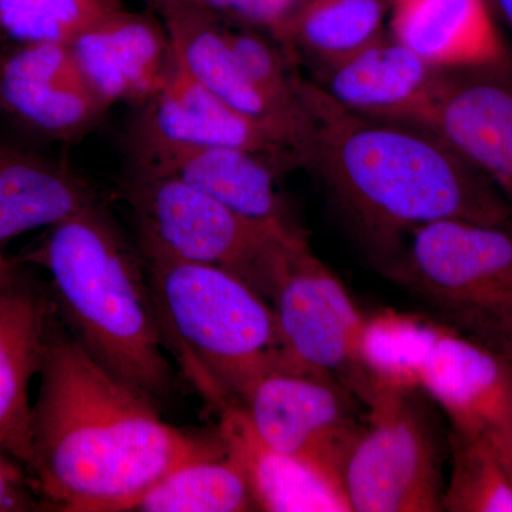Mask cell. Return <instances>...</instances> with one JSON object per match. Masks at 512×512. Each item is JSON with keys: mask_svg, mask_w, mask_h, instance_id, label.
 Segmentation results:
<instances>
[{"mask_svg": "<svg viewBox=\"0 0 512 512\" xmlns=\"http://www.w3.org/2000/svg\"><path fill=\"white\" fill-rule=\"evenodd\" d=\"M137 224V241L168 254L220 266L271 296L276 249L295 225L272 227L241 217L173 175L131 173L121 184Z\"/></svg>", "mask_w": 512, "mask_h": 512, "instance_id": "obj_7", "label": "cell"}, {"mask_svg": "<svg viewBox=\"0 0 512 512\" xmlns=\"http://www.w3.org/2000/svg\"><path fill=\"white\" fill-rule=\"evenodd\" d=\"M154 5L180 2L231 22L239 28L259 30L281 43L292 16L303 0H151Z\"/></svg>", "mask_w": 512, "mask_h": 512, "instance_id": "obj_28", "label": "cell"}, {"mask_svg": "<svg viewBox=\"0 0 512 512\" xmlns=\"http://www.w3.org/2000/svg\"><path fill=\"white\" fill-rule=\"evenodd\" d=\"M175 55L225 106L254 124L302 164L309 126L305 110L286 109L249 80L229 49L221 20L180 2L156 5ZM302 104V103H301Z\"/></svg>", "mask_w": 512, "mask_h": 512, "instance_id": "obj_14", "label": "cell"}, {"mask_svg": "<svg viewBox=\"0 0 512 512\" xmlns=\"http://www.w3.org/2000/svg\"><path fill=\"white\" fill-rule=\"evenodd\" d=\"M170 353L202 396L235 402L261 377L286 370L274 308L241 276L137 241Z\"/></svg>", "mask_w": 512, "mask_h": 512, "instance_id": "obj_4", "label": "cell"}, {"mask_svg": "<svg viewBox=\"0 0 512 512\" xmlns=\"http://www.w3.org/2000/svg\"><path fill=\"white\" fill-rule=\"evenodd\" d=\"M74 60L107 107L140 106L164 84L173 46L164 22L114 10L69 43Z\"/></svg>", "mask_w": 512, "mask_h": 512, "instance_id": "obj_15", "label": "cell"}, {"mask_svg": "<svg viewBox=\"0 0 512 512\" xmlns=\"http://www.w3.org/2000/svg\"><path fill=\"white\" fill-rule=\"evenodd\" d=\"M330 99L363 116L413 121L440 70L384 32L356 53L318 69Z\"/></svg>", "mask_w": 512, "mask_h": 512, "instance_id": "obj_18", "label": "cell"}, {"mask_svg": "<svg viewBox=\"0 0 512 512\" xmlns=\"http://www.w3.org/2000/svg\"><path fill=\"white\" fill-rule=\"evenodd\" d=\"M443 511L512 512V461L485 441L448 430Z\"/></svg>", "mask_w": 512, "mask_h": 512, "instance_id": "obj_25", "label": "cell"}, {"mask_svg": "<svg viewBox=\"0 0 512 512\" xmlns=\"http://www.w3.org/2000/svg\"><path fill=\"white\" fill-rule=\"evenodd\" d=\"M420 387L451 431L485 441L512 461V379L501 353L443 323Z\"/></svg>", "mask_w": 512, "mask_h": 512, "instance_id": "obj_13", "label": "cell"}, {"mask_svg": "<svg viewBox=\"0 0 512 512\" xmlns=\"http://www.w3.org/2000/svg\"><path fill=\"white\" fill-rule=\"evenodd\" d=\"M269 299L286 370L335 380L360 400L359 346L366 316L301 231L278 249Z\"/></svg>", "mask_w": 512, "mask_h": 512, "instance_id": "obj_8", "label": "cell"}, {"mask_svg": "<svg viewBox=\"0 0 512 512\" xmlns=\"http://www.w3.org/2000/svg\"><path fill=\"white\" fill-rule=\"evenodd\" d=\"M285 168L272 158L237 147H208L163 158L131 173L173 175L241 217L272 227L293 225L278 190Z\"/></svg>", "mask_w": 512, "mask_h": 512, "instance_id": "obj_20", "label": "cell"}, {"mask_svg": "<svg viewBox=\"0 0 512 512\" xmlns=\"http://www.w3.org/2000/svg\"><path fill=\"white\" fill-rule=\"evenodd\" d=\"M356 402L335 380L276 370L261 377L239 404L269 447L318 468L343 488V468L365 423Z\"/></svg>", "mask_w": 512, "mask_h": 512, "instance_id": "obj_9", "label": "cell"}, {"mask_svg": "<svg viewBox=\"0 0 512 512\" xmlns=\"http://www.w3.org/2000/svg\"><path fill=\"white\" fill-rule=\"evenodd\" d=\"M387 23L434 69H512L490 0H389Z\"/></svg>", "mask_w": 512, "mask_h": 512, "instance_id": "obj_17", "label": "cell"}, {"mask_svg": "<svg viewBox=\"0 0 512 512\" xmlns=\"http://www.w3.org/2000/svg\"><path fill=\"white\" fill-rule=\"evenodd\" d=\"M20 272L19 266L0 251V288L12 281Z\"/></svg>", "mask_w": 512, "mask_h": 512, "instance_id": "obj_30", "label": "cell"}, {"mask_svg": "<svg viewBox=\"0 0 512 512\" xmlns=\"http://www.w3.org/2000/svg\"><path fill=\"white\" fill-rule=\"evenodd\" d=\"M296 90L309 124L302 164L372 237L389 241L437 221H512L503 194L430 128L355 113L299 76Z\"/></svg>", "mask_w": 512, "mask_h": 512, "instance_id": "obj_2", "label": "cell"}, {"mask_svg": "<svg viewBox=\"0 0 512 512\" xmlns=\"http://www.w3.org/2000/svg\"><path fill=\"white\" fill-rule=\"evenodd\" d=\"M224 35L229 49L252 83L286 109L302 111L296 90V74L289 67L284 47L265 33L249 28H227Z\"/></svg>", "mask_w": 512, "mask_h": 512, "instance_id": "obj_27", "label": "cell"}, {"mask_svg": "<svg viewBox=\"0 0 512 512\" xmlns=\"http://www.w3.org/2000/svg\"><path fill=\"white\" fill-rule=\"evenodd\" d=\"M498 5H500L505 18L508 19L512 26V0H498Z\"/></svg>", "mask_w": 512, "mask_h": 512, "instance_id": "obj_31", "label": "cell"}, {"mask_svg": "<svg viewBox=\"0 0 512 512\" xmlns=\"http://www.w3.org/2000/svg\"><path fill=\"white\" fill-rule=\"evenodd\" d=\"M99 202L92 185L69 165L0 147V242L55 227Z\"/></svg>", "mask_w": 512, "mask_h": 512, "instance_id": "obj_21", "label": "cell"}, {"mask_svg": "<svg viewBox=\"0 0 512 512\" xmlns=\"http://www.w3.org/2000/svg\"><path fill=\"white\" fill-rule=\"evenodd\" d=\"M50 511L28 470L0 451V512Z\"/></svg>", "mask_w": 512, "mask_h": 512, "instance_id": "obj_29", "label": "cell"}, {"mask_svg": "<svg viewBox=\"0 0 512 512\" xmlns=\"http://www.w3.org/2000/svg\"><path fill=\"white\" fill-rule=\"evenodd\" d=\"M218 434L229 456L247 477L256 510L271 512H349L342 485L305 461L269 447L258 436L241 404L215 407Z\"/></svg>", "mask_w": 512, "mask_h": 512, "instance_id": "obj_19", "label": "cell"}, {"mask_svg": "<svg viewBox=\"0 0 512 512\" xmlns=\"http://www.w3.org/2000/svg\"><path fill=\"white\" fill-rule=\"evenodd\" d=\"M2 36H3V33H2V32H0V37H2Z\"/></svg>", "mask_w": 512, "mask_h": 512, "instance_id": "obj_33", "label": "cell"}, {"mask_svg": "<svg viewBox=\"0 0 512 512\" xmlns=\"http://www.w3.org/2000/svg\"><path fill=\"white\" fill-rule=\"evenodd\" d=\"M26 259L49 272L57 316L101 367L157 409L173 399L177 375L146 265L103 202L50 228Z\"/></svg>", "mask_w": 512, "mask_h": 512, "instance_id": "obj_3", "label": "cell"}, {"mask_svg": "<svg viewBox=\"0 0 512 512\" xmlns=\"http://www.w3.org/2000/svg\"><path fill=\"white\" fill-rule=\"evenodd\" d=\"M497 352L504 356L505 362H507L508 365V369H510L512 379V343H510V345L504 346V348L501 350H497Z\"/></svg>", "mask_w": 512, "mask_h": 512, "instance_id": "obj_32", "label": "cell"}, {"mask_svg": "<svg viewBox=\"0 0 512 512\" xmlns=\"http://www.w3.org/2000/svg\"><path fill=\"white\" fill-rule=\"evenodd\" d=\"M387 16L389 0H303L279 45L320 69L382 36Z\"/></svg>", "mask_w": 512, "mask_h": 512, "instance_id": "obj_22", "label": "cell"}, {"mask_svg": "<svg viewBox=\"0 0 512 512\" xmlns=\"http://www.w3.org/2000/svg\"><path fill=\"white\" fill-rule=\"evenodd\" d=\"M53 313L50 292L22 271L0 288V451L22 464L30 476V383L39 375Z\"/></svg>", "mask_w": 512, "mask_h": 512, "instance_id": "obj_16", "label": "cell"}, {"mask_svg": "<svg viewBox=\"0 0 512 512\" xmlns=\"http://www.w3.org/2000/svg\"><path fill=\"white\" fill-rule=\"evenodd\" d=\"M410 123L443 137L512 208V69L440 70Z\"/></svg>", "mask_w": 512, "mask_h": 512, "instance_id": "obj_11", "label": "cell"}, {"mask_svg": "<svg viewBox=\"0 0 512 512\" xmlns=\"http://www.w3.org/2000/svg\"><path fill=\"white\" fill-rule=\"evenodd\" d=\"M389 269L444 325L494 350L512 342V221L424 225Z\"/></svg>", "mask_w": 512, "mask_h": 512, "instance_id": "obj_5", "label": "cell"}, {"mask_svg": "<svg viewBox=\"0 0 512 512\" xmlns=\"http://www.w3.org/2000/svg\"><path fill=\"white\" fill-rule=\"evenodd\" d=\"M126 138L131 170L208 147L244 148L272 158L285 170L298 165L285 148L225 106L192 76L174 49L163 86L138 106Z\"/></svg>", "mask_w": 512, "mask_h": 512, "instance_id": "obj_10", "label": "cell"}, {"mask_svg": "<svg viewBox=\"0 0 512 512\" xmlns=\"http://www.w3.org/2000/svg\"><path fill=\"white\" fill-rule=\"evenodd\" d=\"M0 109L62 143H79L109 111L62 42H16L0 55Z\"/></svg>", "mask_w": 512, "mask_h": 512, "instance_id": "obj_12", "label": "cell"}, {"mask_svg": "<svg viewBox=\"0 0 512 512\" xmlns=\"http://www.w3.org/2000/svg\"><path fill=\"white\" fill-rule=\"evenodd\" d=\"M443 323L387 311L366 316L359 346L360 402L377 386L420 387V372Z\"/></svg>", "mask_w": 512, "mask_h": 512, "instance_id": "obj_23", "label": "cell"}, {"mask_svg": "<svg viewBox=\"0 0 512 512\" xmlns=\"http://www.w3.org/2000/svg\"><path fill=\"white\" fill-rule=\"evenodd\" d=\"M123 8L120 0H0V32L15 42H70Z\"/></svg>", "mask_w": 512, "mask_h": 512, "instance_id": "obj_26", "label": "cell"}, {"mask_svg": "<svg viewBox=\"0 0 512 512\" xmlns=\"http://www.w3.org/2000/svg\"><path fill=\"white\" fill-rule=\"evenodd\" d=\"M421 387L377 386L342 484L357 512L443 511L444 444Z\"/></svg>", "mask_w": 512, "mask_h": 512, "instance_id": "obj_6", "label": "cell"}, {"mask_svg": "<svg viewBox=\"0 0 512 512\" xmlns=\"http://www.w3.org/2000/svg\"><path fill=\"white\" fill-rule=\"evenodd\" d=\"M134 511L244 512L256 511V505L244 471L227 451L175 468L144 494Z\"/></svg>", "mask_w": 512, "mask_h": 512, "instance_id": "obj_24", "label": "cell"}, {"mask_svg": "<svg viewBox=\"0 0 512 512\" xmlns=\"http://www.w3.org/2000/svg\"><path fill=\"white\" fill-rule=\"evenodd\" d=\"M32 404V477L50 511L136 510L175 468L227 454L220 434L170 426L50 320Z\"/></svg>", "mask_w": 512, "mask_h": 512, "instance_id": "obj_1", "label": "cell"}]
</instances>
